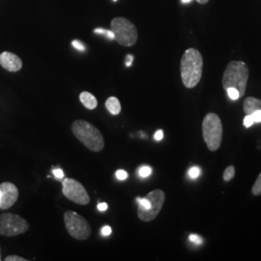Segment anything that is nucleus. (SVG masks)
I'll use <instances>...</instances> for the list:
<instances>
[{
  "label": "nucleus",
  "mask_w": 261,
  "mask_h": 261,
  "mask_svg": "<svg viewBox=\"0 0 261 261\" xmlns=\"http://www.w3.org/2000/svg\"><path fill=\"white\" fill-rule=\"evenodd\" d=\"M203 70V58L194 47L188 48L183 54L180 63V73L184 86L191 89L199 84Z\"/></svg>",
  "instance_id": "obj_1"
},
{
  "label": "nucleus",
  "mask_w": 261,
  "mask_h": 261,
  "mask_svg": "<svg viewBox=\"0 0 261 261\" xmlns=\"http://www.w3.org/2000/svg\"><path fill=\"white\" fill-rule=\"evenodd\" d=\"M72 133L87 149L92 152H101L105 147L102 133L89 122L75 120L72 124Z\"/></svg>",
  "instance_id": "obj_2"
},
{
  "label": "nucleus",
  "mask_w": 261,
  "mask_h": 261,
  "mask_svg": "<svg viewBox=\"0 0 261 261\" xmlns=\"http://www.w3.org/2000/svg\"><path fill=\"white\" fill-rule=\"evenodd\" d=\"M248 80L249 68L247 64L243 61H230L224 70L222 84L225 90L230 87L237 89L241 98L246 93Z\"/></svg>",
  "instance_id": "obj_3"
},
{
  "label": "nucleus",
  "mask_w": 261,
  "mask_h": 261,
  "mask_svg": "<svg viewBox=\"0 0 261 261\" xmlns=\"http://www.w3.org/2000/svg\"><path fill=\"white\" fill-rule=\"evenodd\" d=\"M202 136L210 151H217L220 148L223 140V124L216 113L210 112L203 118Z\"/></svg>",
  "instance_id": "obj_4"
},
{
  "label": "nucleus",
  "mask_w": 261,
  "mask_h": 261,
  "mask_svg": "<svg viewBox=\"0 0 261 261\" xmlns=\"http://www.w3.org/2000/svg\"><path fill=\"white\" fill-rule=\"evenodd\" d=\"M112 32L114 33V40L123 47H132L138 41V30L134 23L129 19L118 17L112 19Z\"/></svg>",
  "instance_id": "obj_5"
},
{
  "label": "nucleus",
  "mask_w": 261,
  "mask_h": 261,
  "mask_svg": "<svg viewBox=\"0 0 261 261\" xmlns=\"http://www.w3.org/2000/svg\"><path fill=\"white\" fill-rule=\"evenodd\" d=\"M64 224L67 231L76 240H86L92 233L91 226L86 219L75 211H66Z\"/></svg>",
  "instance_id": "obj_6"
},
{
  "label": "nucleus",
  "mask_w": 261,
  "mask_h": 261,
  "mask_svg": "<svg viewBox=\"0 0 261 261\" xmlns=\"http://www.w3.org/2000/svg\"><path fill=\"white\" fill-rule=\"evenodd\" d=\"M29 229L28 221L19 215L3 213L0 215V234L7 237L25 233Z\"/></svg>",
  "instance_id": "obj_7"
},
{
  "label": "nucleus",
  "mask_w": 261,
  "mask_h": 261,
  "mask_svg": "<svg viewBox=\"0 0 261 261\" xmlns=\"http://www.w3.org/2000/svg\"><path fill=\"white\" fill-rule=\"evenodd\" d=\"M62 193L69 200L80 205H86L90 202V197L84 185L75 179L65 178L62 181Z\"/></svg>",
  "instance_id": "obj_8"
},
{
  "label": "nucleus",
  "mask_w": 261,
  "mask_h": 261,
  "mask_svg": "<svg viewBox=\"0 0 261 261\" xmlns=\"http://www.w3.org/2000/svg\"><path fill=\"white\" fill-rule=\"evenodd\" d=\"M150 201V208L146 211H138V216L142 222L148 223L152 222L156 219V217L160 214L164 203L166 201V195L164 191L157 189L145 196Z\"/></svg>",
  "instance_id": "obj_9"
},
{
  "label": "nucleus",
  "mask_w": 261,
  "mask_h": 261,
  "mask_svg": "<svg viewBox=\"0 0 261 261\" xmlns=\"http://www.w3.org/2000/svg\"><path fill=\"white\" fill-rule=\"evenodd\" d=\"M19 198V190L11 182L0 184V209H9Z\"/></svg>",
  "instance_id": "obj_10"
},
{
  "label": "nucleus",
  "mask_w": 261,
  "mask_h": 261,
  "mask_svg": "<svg viewBox=\"0 0 261 261\" xmlns=\"http://www.w3.org/2000/svg\"><path fill=\"white\" fill-rule=\"evenodd\" d=\"M0 65L8 72L16 73L22 68V61L17 55L9 51H3L0 55Z\"/></svg>",
  "instance_id": "obj_11"
},
{
  "label": "nucleus",
  "mask_w": 261,
  "mask_h": 261,
  "mask_svg": "<svg viewBox=\"0 0 261 261\" xmlns=\"http://www.w3.org/2000/svg\"><path fill=\"white\" fill-rule=\"evenodd\" d=\"M243 110L245 114H252L256 111H261V100L253 97L246 98L243 105Z\"/></svg>",
  "instance_id": "obj_12"
},
{
  "label": "nucleus",
  "mask_w": 261,
  "mask_h": 261,
  "mask_svg": "<svg viewBox=\"0 0 261 261\" xmlns=\"http://www.w3.org/2000/svg\"><path fill=\"white\" fill-rule=\"evenodd\" d=\"M80 101L87 110H90V111H93L98 106V101L93 94L86 92V91L80 94Z\"/></svg>",
  "instance_id": "obj_13"
},
{
  "label": "nucleus",
  "mask_w": 261,
  "mask_h": 261,
  "mask_svg": "<svg viewBox=\"0 0 261 261\" xmlns=\"http://www.w3.org/2000/svg\"><path fill=\"white\" fill-rule=\"evenodd\" d=\"M106 108L112 115H118L121 112V103L116 97H110L106 101Z\"/></svg>",
  "instance_id": "obj_14"
},
{
  "label": "nucleus",
  "mask_w": 261,
  "mask_h": 261,
  "mask_svg": "<svg viewBox=\"0 0 261 261\" xmlns=\"http://www.w3.org/2000/svg\"><path fill=\"white\" fill-rule=\"evenodd\" d=\"M235 175V168L233 166H229L227 168H225L224 172V181H230L232 180V178Z\"/></svg>",
  "instance_id": "obj_15"
},
{
  "label": "nucleus",
  "mask_w": 261,
  "mask_h": 261,
  "mask_svg": "<svg viewBox=\"0 0 261 261\" xmlns=\"http://www.w3.org/2000/svg\"><path fill=\"white\" fill-rule=\"evenodd\" d=\"M94 32L97 33V34L105 35V36L109 38L110 40H114V33L112 32V30H108V29H105V28H96L94 30Z\"/></svg>",
  "instance_id": "obj_16"
},
{
  "label": "nucleus",
  "mask_w": 261,
  "mask_h": 261,
  "mask_svg": "<svg viewBox=\"0 0 261 261\" xmlns=\"http://www.w3.org/2000/svg\"><path fill=\"white\" fill-rule=\"evenodd\" d=\"M252 193L253 196H260L261 195V173L256 179L254 185L252 186Z\"/></svg>",
  "instance_id": "obj_17"
},
{
  "label": "nucleus",
  "mask_w": 261,
  "mask_h": 261,
  "mask_svg": "<svg viewBox=\"0 0 261 261\" xmlns=\"http://www.w3.org/2000/svg\"><path fill=\"white\" fill-rule=\"evenodd\" d=\"M226 92H227L228 97H229L232 101H236V100L240 99V94H239V91H238L237 89L233 88V87L227 88V89H226Z\"/></svg>",
  "instance_id": "obj_18"
},
{
  "label": "nucleus",
  "mask_w": 261,
  "mask_h": 261,
  "mask_svg": "<svg viewBox=\"0 0 261 261\" xmlns=\"http://www.w3.org/2000/svg\"><path fill=\"white\" fill-rule=\"evenodd\" d=\"M151 173H152V168L148 167V166H142L139 169V174H140V177H148L149 175H151Z\"/></svg>",
  "instance_id": "obj_19"
},
{
  "label": "nucleus",
  "mask_w": 261,
  "mask_h": 261,
  "mask_svg": "<svg viewBox=\"0 0 261 261\" xmlns=\"http://www.w3.org/2000/svg\"><path fill=\"white\" fill-rule=\"evenodd\" d=\"M189 175L192 179H196L200 175V168L194 167L189 170Z\"/></svg>",
  "instance_id": "obj_20"
},
{
  "label": "nucleus",
  "mask_w": 261,
  "mask_h": 261,
  "mask_svg": "<svg viewBox=\"0 0 261 261\" xmlns=\"http://www.w3.org/2000/svg\"><path fill=\"white\" fill-rule=\"evenodd\" d=\"M253 124H254V120H253L252 115L247 114V115L245 116V118H244V126H245L246 128H250Z\"/></svg>",
  "instance_id": "obj_21"
},
{
  "label": "nucleus",
  "mask_w": 261,
  "mask_h": 261,
  "mask_svg": "<svg viewBox=\"0 0 261 261\" xmlns=\"http://www.w3.org/2000/svg\"><path fill=\"white\" fill-rule=\"evenodd\" d=\"M189 239H190L191 242L196 244V245H200V244H202V241H203L202 238H201L200 236L196 235V234H191L190 237H189Z\"/></svg>",
  "instance_id": "obj_22"
},
{
  "label": "nucleus",
  "mask_w": 261,
  "mask_h": 261,
  "mask_svg": "<svg viewBox=\"0 0 261 261\" xmlns=\"http://www.w3.org/2000/svg\"><path fill=\"white\" fill-rule=\"evenodd\" d=\"M72 45H73V47H75V49H77L80 51H84L85 50V47H84V44L81 41H79V40H74L72 42Z\"/></svg>",
  "instance_id": "obj_23"
},
{
  "label": "nucleus",
  "mask_w": 261,
  "mask_h": 261,
  "mask_svg": "<svg viewBox=\"0 0 261 261\" xmlns=\"http://www.w3.org/2000/svg\"><path fill=\"white\" fill-rule=\"evenodd\" d=\"M116 178L120 181H124L128 178V173L125 170H117L116 171Z\"/></svg>",
  "instance_id": "obj_24"
},
{
  "label": "nucleus",
  "mask_w": 261,
  "mask_h": 261,
  "mask_svg": "<svg viewBox=\"0 0 261 261\" xmlns=\"http://www.w3.org/2000/svg\"><path fill=\"white\" fill-rule=\"evenodd\" d=\"M5 261H28L27 258L20 257L19 255H8L5 257Z\"/></svg>",
  "instance_id": "obj_25"
},
{
  "label": "nucleus",
  "mask_w": 261,
  "mask_h": 261,
  "mask_svg": "<svg viewBox=\"0 0 261 261\" xmlns=\"http://www.w3.org/2000/svg\"><path fill=\"white\" fill-rule=\"evenodd\" d=\"M250 115H252L254 123H261V111H256Z\"/></svg>",
  "instance_id": "obj_26"
},
{
  "label": "nucleus",
  "mask_w": 261,
  "mask_h": 261,
  "mask_svg": "<svg viewBox=\"0 0 261 261\" xmlns=\"http://www.w3.org/2000/svg\"><path fill=\"white\" fill-rule=\"evenodd\" d=\"M53 173H54V175H55L57 179H62V178L64 177V172H63V170L60 169V168L54 169V170H53Z\"/></svg>",
  "instance_id": "obj_27"
},
{
  "label": "nucleus",
  "mask_w": 261,
  "mask_h": 261,
  "mask_svg": "<svg viewBox=\"0 0 261 261\" xmlns=\"http://www.w3.org/2000/svg\"><path fill=\"white\" fill-rule=\"evenodd\" d=\"M112 227L109 226V225H105L102 228V235H103V236H109V235L112 234Z\"/></svg>",
  "instance_id": "obj_28"
},
{
  "label": "nucleus",
  "mask_w": 261,
  "mask_h": 261,
  "mask_svg": "<svg viewBox=\"0 0 261 261\" xmlns=\"http://www.w3.org/2000/svg\"><path fill=\"white\" fill-rule=\"evenodd\" d=\"M163 138H164V132H163V130H159L155 133V135H154V139H155V140L160 141V140H163Z\"/></svg>",
  "instance_id": "obj_29"
},
{
  "label": "nucleus",
  "mask_w": 261,
  "mask_h": 261,
  "mask_svg": "<svg viewBox=\"0 0 261 261\" xmlns=\"http://www.w3.org/2000/svg\"><path fill=\"white\" fill-rule=\"evenodd\" d=\"M107 209H108V204H107L106 202H101V203L98 204V210H99L100 212H103V211H106Z\"/></svg>",
  "instance_id": "obj_30"
},
{
  "label": "nucleus",
  "mask_w": 261,
  "mask_h": 261,
  "mask_svg": "<svg viewBox=\"0 0 261 261\" xmlns=\"http://www.w3.org/2000/svg\"><path fill=\"white\" fill-rule=\"evenodd\" d=\"M133 60H134V56L128 55L127 57H126V66L130 67L132 65V63H133Z\"/></svg>",
  "instance_id": "obj_31"
},
{
  "label": "nucleus",
  "mask_w": 261,
  "mask_h": 261,
  "mask_svg": "<svg viewBox=\"0 0 261 261\" xmlns=\"http://www.w3.org/2000/svg\"><path fill=\"white\" fill-rule=\"evenodd\" d=\"M199 4H206L209 2V0H196Z\"/></svg>",
  "instance_id": "obj_32"
},
{
  "label": "nucleus",
  "mask_w": 261,
  "mask_h": 261,
  "mask_svg": "<svg viewBox=\"0 0 261 261\" xmlns=\"http://www.w3.org/2000/svg\"><path fill=\"white\" fill-rule=\"evenodd\" d=\"M181 1H182V3H184V4H188V3L192 2L193 0H181Z\"/></svg>",
  "instance_id": "obj_33"
},
{
  "label": "nucleus",
  "mask_w": 261,
  "mask_h": 261,
  "mask_svg": "<svg viewBox=\"0 0 261 261\" xmlns=\"http://www.w3.org/2000/svg\"><path fill=\"white\" fill-rule=\"evenodd\" d=\"M0 260H2V255H1V248H0Z\"/></svg>",
  "instance_id": "obj_34"
},
{
  "label": "nucleus",
  "mask_w": 261,
  "mask_h": 261,
  "mask_svg": "<svg viewBox=\"0 0 261 261\" xmlns=\"http://www.w3.org/2000/svg\"><path fill=\"white\" fill-rule=\"evenodd\" d=\"M113 1H117V0H113Z\"/></svg>",
  "instance_id": "obj_35"
}]
</instances>
